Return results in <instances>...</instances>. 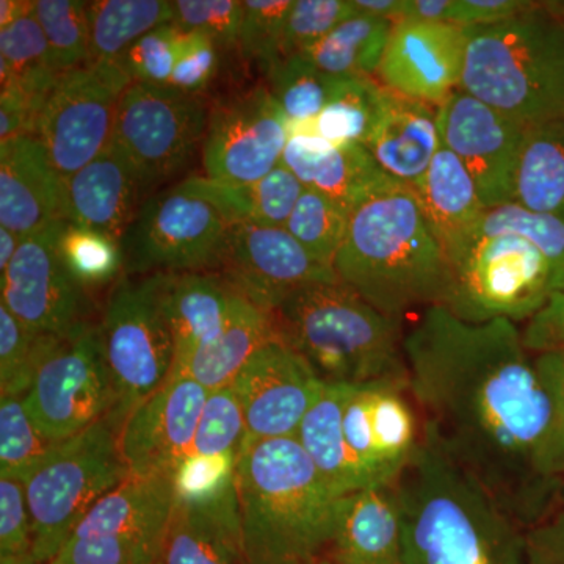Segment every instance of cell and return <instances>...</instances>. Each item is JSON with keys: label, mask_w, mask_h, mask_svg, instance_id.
<instances>
[{"label": "cell", "mask_w": 564, "mask_h": 564, "mask_svg": "<svg viewBox=\"0 0 564 564\" xmlns=\"http://www.w3.org/2000/svg\"><path fill=\"white\" fill-rule=\"evenodd\" d=\"M403 350L423 436L522 529L558 508L554 410L518 323H469L426 307L404 332Z\"/></svg>", "instance_id": "cell-1"}, {"label": "cell", "mask_w": 564, "mask_h": 564, "mask_svg": "<svg viewBox=\"0 0 564 564\" xmlns=\"http://www.w3.org/2000/svg\"><path fill=\"white\" fill-rule=\"evenodd\" d=\"M392 486L403 564H527L525 530L429 437Z\"/></svg>", "instance_id": "cell-2"}, {"label": "cell", "mask_w": 564, "mask_h": 564, "mask_svg": "<svg viewBox=\"0 0 564 564\" xmlns=\"http://www.w3.org/2000/svg\"><path fill=\"white\" fill-rule=\"evenodd\" d=\"M337 280L389 317L402 321L445 306L452 265L408 185L393 182L351 212L334 259Z\"/></svg>", "instance_id": "cell-3"}, {"label": "cell", "mask_w": 564, "mask_h": 564, "mask_svg": "<svg viewBox=\"0 0 564 564\" xmlns=\"http://www.w3.org/2000/svg\"><path fill=\"white\" fill-rule=\"evenodd\" d=\"M236 492L248 564H322L340 497L295 437L245 445Z\"/></svg>", "instance_id": "cell-4"}, {"label": "cell", "mask_w": 564, "mask_h": 564, "mask_svg": "<svg viewBox=\"0 0 564 564\" xmlns=\"http://www.w3.org/2000/svg\"><path fill=\"white\" fill-rule=\"evenodd\" d=\"M272 314L282 343L303 356L325 384L408 380L403 322L340 281L300 289Z\"/></svg>", "instance_id": "cell-5"}, {"label": "cell", "mask_w": 564, "mask_h": 564, "mask_svg": "<svg viewBox=\"0 0 564 564\" xmlns=\"http://www.w3.org/2000/svg\"><path fill=\"white\" fill-rule=\"evenodd\" d=\"M466 36L462 90L527 126L563 117L564 21L543 2Z\"/></svg>", "instance_id": "cell-6"}, {"label": "cell", "mask_w": 564, "mask_h": 564, "mask_svg": "<svg viewBox=\"0 0 564 564\" xmlns=\"http://www.w3.org/2000/svg\"><path fill=\"white\" fill-rule=\"evenodd\" d=\"M163 276L121 278L96 325L117 393L107 417L117 434L132 411L172 378L174 337L163 300Z\"/></svg>", "instance_id": "cell-7"}, {"label": "cell", "mask_w": 564, "mask_h": 564, "mask_svg": "<svg viewBox=\"0 0 564 564\" xmlns=\"http://www.w3.org/2000/svg\"><path fill=\"white\" fill-rule=\"evenodd\" d=\"M129 477L107 419L58 445L24 484L36 560L52 564L93 505Z\"/></svg>", "instance_id": "cell-8"}, {"label": "cell", "mask_w": 564, "mask_h": 564, "mask_svg": "<svg viewBox=\"0 0 564 564\" xmlns=\"http://www.w3.org/2000/svg\"><path fill=\"white\" fill-rule=\"evenodd\" d=\"M236 218L193 176L148 198L122 239L129 274L220 269Z\"/></svg>", "instance_id": "cell-9"}, {"label": "cell", "mask_w": 564, "mask_h": 564, "mask_svg": "<svg viewBox=\"0 0 564 564\" xmlns=\"http://www.w3.org/2000/svg\"><path fill=\"white\" fill-rule=\"evenodd\" d=\"M22 399L41 432L58 443L106 421L117 393L98 326L85 321L61 336L36 337L31 386Z\"/></svg>", "instance_id": "cell-10"}, {"label": "cell", "mask_w": 564, "mask_h": 564, "mask_svg": "<svg viewBox=\"0 0 564 564\" xmlns=\"http://www.w3.org/2000/svg\"><path fill=\"white\" fill-rule=\"evenodd\" d=\"M444 307L469 323L530 321L554 293L551 263L513 234L475 239L452 263Z\"/></svg>", "instance_id": "cell-11"}, {"label": "cell", "mask_w": 564, "mask_h": 564, "mask_svg": "<svg viewBox=\"0 0 564 564\" xmlns=\"http://www.w3.org/2000/svg\"><path fill=\"white\" fill-rule=\"evenodd\" d=\"M173 477H129L93 505L52 564H161Z\"/></svg>", "instance_id": "cell-12"}, {"label": "cell", "mask_w": 564, "mask_h": 564, "mask_svg": "<svg viewBox=\"0 0 564 564\" xmlns=\"http://www.w3.org/2000/svg\"><path fill=\"white\" fill-rule=\"evenodd\" d=\"M131 84L118 62H88L55 82L41 107L33 137L63 180L109 147L118 107Z\"/></svg>", "instance_id": "cell-13"}, {"label": "cell", "mask_w": 564, "mask_h": 564, "mask_svg": "<svg viewBox=\"0 0 564 564\" xmlns=\"http://www.w3.org/2000/svg\"><path fill=\"white\" fill-rule=\"evenodd\" d=\"M209 113L199 95L131 84L118 107L111 141L151 191L180 172L203 144Z\"/></svg>", "instance_id": "cell-14"}, {"label": "cell", "mask_w": 564, "mask_h": 564, "mask_svg": "<svg viewBox=\"0 0 564 564\" xmlns=\"http://www.w3.org/2000/svg\"><path fill=\"white\" fill-rule=\"evenodd\" d=\"M289 139L288 120L265 85L234 95L210 109L206 177L232 187L254 184L280 165Z\"/></svg>", "instance_id": "cell-15"}, {"label": "cell", "mask_w": 564, "mask_h": 564, "mask_svg": "<svg viewBox=\"0 0 564 564\" xmlns=\"http://www.w3.org/2000/svg\"><path fill=\"white\" fill-rule=\"evenodd\" d=\"M343 430L366 485L391 484L423 440L408 380L348 386Z\"/></svg>", "instance_id": "cell-16"}, {"label": "cell", "mask_w": 564, "mask_h": 564, "mask_svg": "<svg viewBox=\"0 0 564 564\" xmlns=\"http://www.w3.org/2000/svg\"><path fill=\"white\" fill-rule=\"evenodd\" d=\"M437 126L444 147L473 176L486 209L513 203L527 124L459 88L437 107Z\"/></svg>", "instance_id": "cell-17"}, {"label": "cell", "mask_w": 564, "mask_h": 564, "mask_svg": "<svg viewBox=\"0 0 564 564\" xmlns=\"http://www.w3.org/2000/svg\"><path fill=\"white\" fill-rule=\"evenodd\" d=\"M65 220L22 239L20 250L0 276L2 303L32 333H69L85 322L84 288L62 258Z\"/></svg>", "instance_id": "cell-18"}, {"label": "cell", "mask_w": 564, "mask_h": 564, "mask_svg": "<svg viewBox=\"0 0 564 564\" xmlns=\"http://www.w3.org/2000/svg\"><path fill=\"white\" fill-rule=\"evenodd\" d=\"M218 272L240 295L270 313L300 289L339 281L333 267L315 259L288 229L250 221L232 226Z\"/></svg>", "instance_id": "cell-19"}, {"label": "cell", "mask_w": 564, "mask_h": 564, "mask_svg": "<svg viewBox=\"0 0 564 564\" xmlns=\"http://www.w3.org/2000/svg\"><path fill=\"white\" fill-rule=\"evenodd\" d=\"M231 386L243 408L250 444L295 437L325 383L303 356L274 340L252 356Z\"/></svg>", "instance_id": "cell-20"}, {"label": "cell", "mask_w": 564, "mask_h": 564, "mask_svg": "<svg viewBox=\"0 0 564 564\" xmlns=\"http://www.w3.org/2000/svg\"><path fill=\"white\" fill-rule=\"evenodd\" d=\"M207 393L198 381L182 375L170 378L132 411L118 434L131 477H173L177 464L192 454Z\"/></svg>", "instance_id": "cell-21"}, {"label": "cell", "mask_w": 564, "mask_h": 564, "mask_svg": "<svg viewBox=\"0 0 564 564\" xmlns=\"http://www.w3.org/2000/svg\"><path fill=\"white\" fill-rule=\"evenodd\" d=\"M466 43V29L451 22L397 21L378 80L395 95L437 109L462 87Z\"/></svg>", "instance_id": "cell-22"}, {"label": "cell", "mask_w": 564, "mask_h": 564, "mask_svg": "<svg viewBox=\"0 0 564 564\" xmlns=\"http://www.w3.org/2000/svg\"><path fill=\"white\" fill-rule=\"evenodd\" d=\"M61 220L63 177L41 141L33 135L0 141V226L25 239Z\"/></svg>", "instance_id": "cell-23"}, {"label": "cell", "mask_w": 564, "mask_h": 564, "mask_svg": "<svg viewBox=\"0 0 564 564\" xmlns=\"http://www.w3.org/2000/svg\"><path fill=\"white\" fill-rule=\"evenodd\" d=\"M65 220L122 242L144 204L143 181L124 152L110 141L79 172L63 180Z\"/></svg>", "instance_id": "cell-24"}, {"label": "cell", "mask_w": 564, "mask_h": 564, "mask_svg": "<svg viewBox=\"0 0 564 564\" xmlns=\"http://www.w3.org/2000/svg\"><path fill=\"white\" fill-rule=\"evenodd\" d=\"M281 163L304 187L322 193L348 214L397 182L364 144L334 143L313 132L293 133Z\"/></svg>", "instance_id": "cell-25"}, {"label": "cell", "mask_w": 564, "mask_h": 564, "mask_svg": "<svg viewBox=\"0 0 564 564\" xmlns=\"http://www.w3.org/2000/svg\"><path fill=\"white\" fill-rule=\"evenodd\" d=\"M322 564H403L402 513L392 481L337 500Z\"/></svg>", "instance_id": "cell-26"}, {"label": "cell", "mask_w": 564, "mask_h": 564, "mask_svg": "<svg viewBox=\"0 0 564 564\" xmlns=\"http://www.w3.org/2000/svg\"><path fill=\"white\" fill-rule=\"evenodd\" d=\"M161 564H248L236 485L207 503H174Z\"/></svg>", "instance_id": "cell-27"}, {"label": "cell", "mask_w": 564, "mask_h": 564, "mask_svg": "<svg viewBox=\"0 0 564 564\" xmlns=\"http://www.w3.org/2000/svg\"><path fill=\"white\" fill-rule=\"evenodd\" d=\"M411 191L452 265L473 242L486 212L473 176L441 141L432 165Z\"/></svg>", "instance_id": "cell-28"}, {"label": "cell", "mask_w": 564, "mask_h": 564, "mask_svg": "<svg viewBox=\"0 0 564 564\" xmlns=\"http://www.w3.org/2000/svg\"><path fill=\"white\" fill-rule=\"evenodd\" d=\"M234 293L220 273H165L163 300L174 337L172 378L182 377L193 355L220 334Z\"/></svg>", "instance_id": "cell-29"}, {"label": "cell", "mask_w": 564, "mask_h": 564, "mask_svg": "<svg viewBox=\"0 0 564 564\" xmlns=\"http://www.w3.org/2000/svg\"><path fill=\"white\" fill-rule=\"evenodd\" d=\"M364 147L388 176L414 187L441 147L436 107L389 91L383 117Z\"/></svg>", "instance_id": "cell-30"}, {"label": "cell", "mask_w": 564, "mask_h": 564, "mask_svg": "<svg viewBox=\"0 0 564 564\" xmlns=\"http://www.w3.org/2000/svg\"><path fill=\"white\" fill-rule=\"evenodd\" d=\"M274 340L281 337L273 314L236 291L220 334L193 355L184 375L207 392L229 388L252 356Z\"/></svg>", "instance_id": "cell-31"}, {"label": "cell", "mask_w": 564, "mask_h": 564, "mask_svg": "<svg viewBox=\"0 0 564 564\" xmlns=\"http://www.w3.org/2000/svg\"><path fill=\"white\" fill-rule=\"evenodd\" d=\"M513 203L564 221V120L554 118L527 126Z\"/></svg>", "instance_id": "cell-32"}, {"label": "cell", "mask_w": 564, "mask_h": 564, "mask_svg": "<svg viewBox=\"0 0 564 564\" xmlns=\"http://www.w3.org/2000/svg\"><path fill=\"white\" fill-rule=\"evenodd\" d=\"M348 386L325 384L295 440L337 496L369 488L345 443L343 411Z\"/></svg>", "instance_id": "cell-33"}, {"label": "cell", "mask_w": 564, "mask_h": 564, "mask_svg": "<svg viewBox=\"0 0 564 564\" xmlns=\"http://www.w3.org/2000/svg\"><path fill=\"white\" fill-rule=\"evenodd\" d=\"M395 22L356 13L321 43L302 52L315 68L336 79L377 76Z\"/></svg>", "instance_id": "cell-34"}, {"label": "cell", "mask_w": 564, "mask_h": 564, "mask_svg": "<svg viewBox=\"0 0 564 564\" xmlns=\"http://www.w3.org/2000/svg\"><path fill=\"white\" fill-rule=\"evenodd\" d=\"M87 11L90 62H118L141 36L174 20L169 0H96Z\"/></svg>", "instance_id": "cell-35"}, {"label": "cell", "mask_w": 564, "mask_h": 564, "mask_svg": "<svg viewBox=\"0 0 564 564\" xmlns=\"http://www.w3.org/2000/svg\"><path fill=\"white\" fill-rule=\"evenodd\" d=\"M204 187L236 220L267 228H285L296 203L306 187L288 169L280 165L251 185H223L203 177Z\"/></svg>", "instance_id": "cell-36"}, {"label": "cell", "mask_w": 564, "mask_h": 564, "mask_svg": "<svg viewBox=\"0 0 564 564\" xmlns=\"http://www.w3.org/2000/svg\"><path fill=\"white\" fill-rule=\"evenodd\" d=\"M389 90L372 77L337 79L310 132L334 143L366 144L388 104Z\"/></svg>", "instance_id": "cell-37"}, {"label": "cell", "mask_w": 564, "mask_h": 564, "mask_svg": "<svg viewBox=\"0 0 564 564\" xmlns=\"http://www.w3.org/2000/svg\"><path fill=\"white\" fill-rule=\"evenodd\" d=\"M63 73L55 66L50 43L32 14L0 29L2 87L17 85L43 102Z\"/></svg>", "instance_id": "cell-38"}, {"label": "cell", "mask_w": 564, "mask_h": 564, "mask_svg": "<svg viewBox=\"0 0 564 564\" xmlns=\"http://www.w3.org/2000/svg\"><path fill=\"white\" fill-rule=\"evenodd\" d=\"M269 90L288 120L289 132H310L325 109L336 77L315 68L303 54L288 55L267 70Z\"/></svg>", "instance_id": "cell-39"}, {"label": "cell", "mask_w": 564, "mask_h": 564, "mask_svg": "<svg viewBox=\"0 0 564 564\" xmlns=\"http://www.w3.org/2000/svg\"><path fill=\"white\" fill-rule=\"evenodd\" d=\"M61 444L36 426L22 395L0 397V477L25 484Z\"/></svg>", "instance_id": "cell-40"}, {"label": "cell", "mask_w": 564, "mask_h": 564, "mask_svg": "<svg viewBox=\"0 0 564 564\" xmlns=\"http://www.w3.org/2000/svg\"><path fill=\"white\" fill-rule=\"evenodd\" d=\"M513 234L540 250L551 263L554 291L564 292V221L554 215L525 209L516 203L486 209L473 237ZM470 242V243H473Z\"/></svg>", "instance_id": "cell-41"}, {"label": "cell", "mask_w": 564, "mask_h": 564, "mask_svg": "<svg viewBox=\"0 0 564 564\" xmlns=\"http://www.w3.org/2000/svg\"><path fill=\"white\" fill-rule=\"evenodd\" d=\"M88 2L80 0H36L33 17L40 22L52 58L61 73L90 62Z\"/></svg>", "instance_id": "cell-42"}, {"label": "cell", "mask_w": 564, "mask_h": 564, "mask_svg": "<svg viewBox=\"0 0 564 564\" xmlns=\"http://www.w3.org/2000/svg\"><path fill=\"white\" fill-rule=\"evenodd\" d=\"M350 215L322 193L306 188L285 229L315 259L333 267L337 251L347 236Z\"/></svg>", "instance_id": "cell-43"}, {"label": "cell", "mask_w": 564, "mask_h": 564, "mask_svg": "<svg viewBox=\"0 0 564 564\" xmlns=\"http://www.w3.org/2000/svg\"><path fill=\"white\" fill-rule=\"evenodd\" d=\"M61 251L74 280L84 285L107 284L124 267L121 243L91 229L66 223Z\"/></svg>", "instance_id": "cell-44"}, {"label": "cell", "mask_w": 564, "mask_h": 564, "mask_svg": "<svg viewBox=\"0 0 564 564\" xmlns=\"http://www.w3.org/2000/svg\"><path fill=\"white\" fill-rule=\"evenodd\" d=\"M247 443V421L232 386L207 393L192 454L240 455Z\"/></svg>", "instance_id": "cell-45"}, {"label": "cell", "mask_w": 564, "mask_h": 564, "mask_svg": "<svg viewBox=\"0 0 564 564\" xmlns=\"http://www.w3.org/2000/svg\"><path fill=\"white\" fill-rule=\"evenodd\" d=\"M293 0H247L243 2L237 50L245 61L254 62L267 74L281 61L282 33Z\"/></svg>", "instance_id": "cell-46"}, {"label": "cell", "mask_w": 564, "mask_h": 564, "mask_svg": "<svg viewBox=\"0 0 564 564\" xmlns=\"http://www.w3.org/2000/svg\"><path fill=\"white\" fill-rule=\"evenodd\" d=\"M355 14L351 0H293L282 33L281 58L311 50Z\"/></svg>", "instance_id": "cell-47"}, {"label": "cell", "mask_w": 564, "mask_h": 564, "mask_svg": "<svg viewBox=\"0 0 564 564\" xmlns=\"http://www.w3.org/2000/svg\"><path fill=\"white\" fill-rule=\"evenodd\" d=\"M237 454L185 456L173 473L177 502L207 503L236 485Z\"/></svg>", "instance_id": "cell-48"}, {"label": "cell", "mask_w": 564, "mask_h": 564, "mask_svg": "<svg viewBox=\"0 0 564 564\" xmlns=\"http://www.w3.org/2000/svg\"><path fill=\"white\" fill-rule=\"evenodd\" d=\"M180 29L169 22L148 32L121 55V68L131 77L132 84L169 87L176 65Z\"/></svg>", "instance_id": "cell-49"}, {"label": "cell", "mask_w": 564, "mask_h": 564, "mask_svg": "<svg viewBox=\"0 0 564 564\" xmlns=\"http://www.w3.org/2000/svg\"><path fill=\"white\" fill-rule=\"evenodd\" d=\"M243 2L239 0H177L173 24L182 32L206 35L218 50H232L239 40Z\"/></svg>", "instance_id": "cell-50"}, {"label": "cell", "mask_w": 564, "mask_h": 564, "mask_svg": "<svg viewBox=\"0 0 564 564\" xmlns=\"http://www.w3.org/2000/svg\"><path fill=\"white\" fill-rule=\"evenodd\" d=\"M39 334L0 303V397L24 395L31 386Z\"/></svg>", "instance_id": "cell-51"}, {"label": "cell", "mask_w": 564, "mask_h": 564, "mask_svg": "<svg viewBox=\"0 0 564 564\" xmlns=\"http://www.w3.org/2000/svg\"><path fill=\"white\" fill-rule=\"evenodd\" d=\"M218 47L206 35L182 32L170 88L198 95L217 73Z\"/></svg>", "instance_id": "cell-52"}, {"label": "cell", "mask_w": 564, "mask_h": 564, "mask_svg": "<svg viewBox=\"0 0 564 564\" xmlns=\"http://www.w3.org/2000/svg\"><path fill=\"white\" fill-rule=\"evenodd\" d=\"M33 547L24 484L0 477V555L29 554Z\"/></svg>", "instance_id": "cell-53"}, {"label": "cell", "mask_w": 564, "mask_h": 564, "mask_svg": "<svg viewBox=\"0 0 564 564\" xmlns=\"http://www.w3.org/2000/svg\"><path fill=\"white\" fill-rule=\"evenodd\" d=\"M533 362L554 410V432L549 462L552 474L564 481V351L533 355Z\"/></svg>", "instance_id": "cell-54"}, {"label": "cell", "mask_w": 564, "mask_h": 564, "mask_svg": "<svg viewBox=\"0 0 564 564\" xmlns=\"http://www.w3.org/2000/svg\"><path fill=\"white\" fill-rule=\"evenodd\" d=\"M522 343L532 355L564 351V292H554L521 329Z\"/></svg>", "instance_id": "cell-55"}, {"label": "cell", "mask_w": 564, "mask_h": 564, "mask_svg": "<svg viewBox=\"0 0 564 564\" xmlns=\"http://www.w3.org/2000/svg\"><path fill=\"white\" fill-rule=\"evenodd\" d=\"M530 0H454L452 24L459 28H486L500 24L534 9Z\"/></svg>", "instance_id": "cell-56"}, {"label": "cell", "mask_w": 564, "mask_h": 564, "mask_svg": "<svg viewBox=\"0 0 564 564\" xmlns=\"http://www.w3.org/2000/svg\"><path fill=\"white\" fill-rule=\"evenodd\" d=\"M527 564H564V505L525 530Z\"/></svg>", "instance_id": "cell-57"}, {"label": "cell", "mask_w": 564, "mask_h": 564, "mask_svg": "<svg viewBox=\"0 0 564 564\" xmlns=\"http://www.w3.org/2000/svg\"><path fill=\"white\" fill-rule=\"evenodd\" d=\"M454 0H403L399 21L451 22Z\"/></svg>", "instance_id": "cell-58"}, {"label": "cell", "mask_w": 564, "mask_h": 564, "mask_svg": "<svg viewBox=\"0 0 564 564\" xmlns=\"http://www.w3.org/2000/svg\"><path fill=\"white\" fill-rule=\"evenodd\" d=\"M356 13L378 20L399 21L403 0H351Z\"/></svg>", "instance_id": "cell-59"}, {"label": "cell", "mask_w": 564, "mask_h": 564, "mask_svg": "<svg viewBox=\"0 0 564 564\" xmlns=\"http://www.w3.org/2000/svg\"><path fill=\"white\" fill-rule=\"evenodd\" d=\"M33 3L29 0H2L0 2V29L9 28L13 22L33 13Z\"/></svg>", "instance_id": "cell-60"}, {"label": "cell", "mask_w": 564, "mask_h": 564, "mask_svg": "<svg viewBox=\"0 0 564 564\" xmlns=\"http://www.w3.org/2000/svg\"><path fill=\"white\" fill-rule=\"evenodd\" d=\"M22 242L21 237L0 226V276L7 272Z\"/></svg>", "instance_id": "cell-61"}, {"label": "cell", "mask_w": 564, "mask_h": 564, "mask_svg": "<svg viewBox=\"0 0 564 564\" xmlns=\"http://www.w3.org/2000/svg\"><path fill=\"white\" fill-rule=\"evenodd\" d=\"M0 564H44L36 556L29 552V554H7L0 555Z\"/></svg>", "instance_id": "cell-62"}, {"label": "cell", "mask_w": 564, "mask_h": 564, "mask_svg": "<svg viewBox=\"0 0 564 564\" xmlns=\"http://www.w3.org/2000/svg\"><path fill=\"white\" fill-rule=\"evenodd\" d=\"M545 9L552 11L555 17L564 21V0H551V2H543Z\"/></svg>", "instance_id": "cell-63"}, {"label": "cell", "mask_w": 564, "mask_h": 564, "mask_svg": "<svg viewBox=\"0 0 564 564\" xmlns=\"http://www.w3.org/2000/svg\"><path fill=\"white\" fill-rule=\"evenodd\" d=\"M562 118H563V120H564V110H563V117H562Z\"/></svg>", "instance_id": "cell-64"}]
</instances>
